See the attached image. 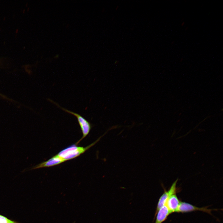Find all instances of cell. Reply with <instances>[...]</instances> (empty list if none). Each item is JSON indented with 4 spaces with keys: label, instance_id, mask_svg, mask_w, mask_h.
I'll use <instances>...</instances> for the list:
<instances>
[{
    "label": "cell",
    "instance_id": "obj_1",
    "mask_svg": "<svg viewBox=\"0 0 223 223\" xmlns=\"http://www.w3.org/2000/svg\"><path fill=\"white\" fill-rule=\"evenodd\" d=\"M103 136L100 137L94 142L86 147L78 146L75 144L72 145L61 151L57 155L63 159L65 161L75 158L79 156L95 145Z\"/></svg>",
    "mask_w": 223,
    "mask_h": 223
},
{
    "label": "cell",
    "instance_id": "obj_2",
    "mask_svg": "<svg viewBox=\"0 0 223 223\" xmlns=\"http://www.w3.org/2000/svg\"><path fill=\"white\" fill-rule=\"evenodd\" d=\"M49 101L55 104L63 111L74 116L77 118L82 133V138L75 143L77 145L89 133L92 127L91 124L80 115L61 107L58 103L50 99H49Z\"/></svg>",
    "mask_w": 223,
    "mask_h": 223
},
{
    "label": "cell",
    "instance_id": "obj_3",
    "mask_svg": "<svg viewBox=\"0 0 223 223\" xmlns=\"http://www.w3.org/2000/svg\"><path fill=\"white\" fill-rule=\"evenodd\" d=\"M177 180L178 179H177L173 183L169 189L167 191H164V193L160 198L157 204L155 217L158 210L161 207L166 205V202L169 197L174 194H176V184Z\"/></svg>",
    "mask_w": 223,
    "mask_h": 223
},
{
    "label": "cell",
    "instance_id": "obj_4",
    "mask_svg": "<svg viewBox=\"0 0 223 223\" xmlns=\"http://www.w3.org/2000/svg\"><path fill=\"white\" fill-rule=\"evenodd\" d=\"M213 210L208 208L207 207H198L189 203L180 201L177 212L185 213L199 211L211 214V212Z\"/></svg>",
    "mask_w": 223,
    "mask_h": 223
},
{
    "label": "cell",
    "instance_id": "obj_5",
    "mask_svg": "<svg viewBox=\"0 0 223 223\" xmlns=\"http://www.w3.org/2000/svg\"><path fill=\"white\" fill-rule=\"evenodd\" d=\"M65 162L64 160L56 154L47 160L35 166L32 167L24 172L41 168L49 167L60 164Z\"/></svg>",
    "mask_w": 223,
    "mask_h": 223
},
{
    "label": "cell",
    "instance_id": "obj_6",
    "mask_svg": "<svg viewBox=\"0 0 223 223\" xmlns=\"http://www.w3.org/2000/svg\"><path fill=\"white\" fill-rule=\"evenodd\" d=\"M180 201L179 200L176 194L171 195L168 199L165 205L171 213L177 212Z\"/></svg>",
    "mask_w": 223,
    "mask_h": 223
},
{
    "label": "cell",
    "instance_id": "obj_7",
    "mask_svg": "<svg viewBox=\"0 0 223 223\" xmlns=\"http://www.w3.org/2000/svg\"><path fill=\"white\" fill-rule=\"evenodd\" d=\"M171 213L165 205L163 206L158 210L155 215L156 217L155 223H162Z\"/></svg>",
    "mask_w": 223,
    "mask_h": 223
},
{
    "label": "cell",
    "instance_id": "obj_8",
    "mask_svg": "<svg viewBox=\"0 0 223 223\" xmlns=\"http://www.w3.org/2000/svg\"><path fill=\"white\" fill-rule=\"evenodd\" d=\"M0 223H20L16 221L9 219L7 217L0 215Z\"/></svg>",
    "mask_w": 223,
    "mask_h": 223
}]
</instances>
